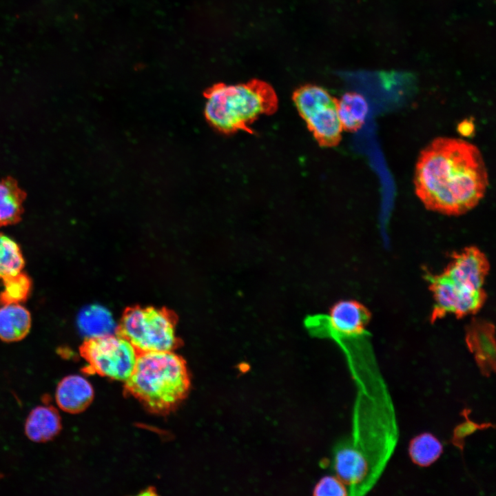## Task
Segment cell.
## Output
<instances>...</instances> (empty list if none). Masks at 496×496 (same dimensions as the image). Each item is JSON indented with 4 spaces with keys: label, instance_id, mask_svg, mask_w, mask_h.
Here are the masks:
<instances>
[{
    "label": "cell",
    "instance_id": "cell-6",
    "mask_svg": "<svg viewBox=\"0 0 496 496\" xmlns=\"http://www.w3.org/2000/svg\"><path fill=\"white\" fill-rule=\"evenodd\" d=\"M118 327L121 334L138 353L172 351L177 344L174 321L163 310L130 309L123 316Z\"/></svg>",
    "mask_w": 496,
    "mask_h": 496
},
{
    "label": "cell",
    "instance_id": "cell-5",
    "mask_svg": "<svg viewBox=\"0 0 496 496\" xmlns=\"http://www.w3.org/2000/svg\"><path fill=\"white\" fill-rule=\"evenodd\" d=\"M292 100L321 147H332L339 144L343 130L338 115L337 99L321 86L307 84L293 92Z\"/></svg>",
    "mask_w": 496,
    "mask_h": 496
},
{
    "label": "cell",
    "instance_id": "cell-8",
    "mask_svg": "<svg viewBox=\"0 0 496 496\" xmlns=\"http://www.w3.org/2000/svg\"><path fill=\"white\" fill-rule=\"evenodd\" d=\"M434 304L430 321L434 322L451 314L462 318L478 312L486 302L485 289H473L457 282L444 273L424 274Z\"/></svg>",
    "mask_w": 496,
    "mask_h": 496
},
{
    "label": "cell",
    "instance_id": "cell-21",
    "mask_svg": "<svg viewBox=\"0 0 496 496\" xmlns=\"http://www.w3.org/2000/svg\"><path fill=\"white\" fill-rule=\"evenodd\" d=\"M348 494L347 486L336 475L324 476L313 488V495L316 496H344Z\"/></svg>",
    "mask_w": 496,
    "mask_h": 496
},
{
    "label": "cell",
    "instance_id": "cell-19",
    "mask_svg": "<svg viewBox=\"0 0 496 496\" xmlns=\"http://www.w3.org/2000/svg\"><path fill=\"white\" fill-rule=\"evenodd\" d=\"M25 261L18 244L0 233V278L3 280L22 271Z\"/></svg>",
    "mask_w": 496,
    "mask_h": 496
},
{
    "label": "cell",
    "instance_id": "cell-14",
    "mask_svg": "<svg viewBox=\"0 0 496 496\" xmlns=\"http://www.w3.org/2000/svg\"><path fill=\"white\" fill-rule=\"evenodd\" d=\"M77 325L86 339L96 338L116 333L118 327L110 311L99 304H90L81 310Z\"/></svg>",
    "mask_w": 496,
    "mask_h": 496
},
{
    "label": "cell",
    "instance_id": "cell-11",
    "mask_svg": "<svg viewBox=\"0 0 496 496\" xmlns=\"http://www.w3.org/2000/svg\"><path fill=\"white\" fill-rule=\"evenodd\" d=\"M465 340L482 373L490 375L495 369L494 325L486 320L474 319L466 329Z\"/></svg>",
    "mask_w": 496,
    "mask_h": 496
},
{
    "label": "cell",
    "instance_id": "cell-18",
    "mask_svg": "<svg viewBox=\"0 0 496 496\" xmlns=\"http://www.w3.org/2000/svg\"><path fill=\"white\" fill-rule=\"evenodd\" d=\"M23 196L11 180L0 181V226L17 223L21 219Z\"/></svg>",
    "mask_w": 496,
    "mask_h": 496
},
{
    "label": "cell",
    "instance_id": "cell-1",
    "mask_svg": "<svg viewBox=\"0 0 496 496\" xmlns=\"http://www.w3.org/2000/svg\"><path fill=\"white\" fill-rule=\"evenodd\" d=\"M413 183L416 195L426 209L459 216L479 203L488 176L475 145L462 139L440 137L421 151Z\"/></svg>",
    "mask_w": 496,
    "mask_h": 496
},
{
    "label": "cell",
    "instance_id": "cell-7",
    "mask_svg": "<svg viewBox=\"0 0 496 496\" xmlns=\"http://www.w3.org/2000/svg\"><path fill=\"white\" fill-rule=\"evenodd\" d=\"M88 365L84 371L113 380H126L131 375L138 351L121 334L86 339L80 348Z\"/></svg>",
    "mask_w": 496,
    "mask_h": 496
},
{
    "label": "cell",
    "instance_id": "cell-17",
    "mask_svg": "<svg viewBox=\"0 0 496 496\" xmlns=\"http://www.w3.org/2000/svg\"><path fill=\"white\" fill-rule=\"evenodd\" d=\"M408 452L413 464L420 467H428L440 457L443 445L432 433H422L410 441Z\"/></svg>",
    "mask_w": 496,
    "mask_h": 496
},
{
    "label": "cell",
    "instance_id": "cell-22",
    "mask_svg": "<svg viewBox=\"0 0 496 496\" xmlns=\"http://www.w3.org/2000/svg\"><path fill=\"white\" fill-rule=\"evenodd\" d=\"M457 129L462 136H468L474 132V124L472 121L465 120L458 125Z\"/></svg>",
    "mask_w": 496,
    "mask_h": 496
},
{
    "label": "cell",
    "instance_id": "cell-9",
    "mask_svg": "<svg viewBox=\"0 0 496 496\" xmlns=\"http://www.w3.org/2000/svg\"><path fill=\"white\" fill-rule=\"evenodd\" d=\"M371 318V311L363 304L354 300H345L336 302L331 308L329 315L308 316L304 324L314 336L331 338L366 333Z\"/></svg>",
    "mask_w": 496,
    "mask_h": 496
},
{
    "label": "cell",
    "instance_id": "cell-3",
    "mask_svg": "<svg viewBox=\"0 0 496 496\" xmlns=\"http://www.w3.org/2000/svg\"><path fill=\"white\" fill-rule=\"evenodd\" d=\"M125 386L149 411L162 414L187 396L190 379L185 362L172 351L142 352Z\"/></svg>",
    "mask_w": 496,
    "mask_h": 496
},
{
    "label": "cell",
    "instance_id": "cell-20",
    "mask_svg": "<svg viewBox=\"0 0 496 496\" xmlns=\"http://www.w3.org/2000/svg\"><path fill=\"white\" fill-rule=\"evenodd\" d=\"M3 280V290L0 293L1 305L24 302L30 292L32 282L22 271Z\"/></svg>",
    "mask_w": 496,
    "mask_h": 496
},
{
    "label": "cell",
    "instance_id": "cell-15",
    "mask_svg": "<svg viewBox=\"0 0 496 496\" xmlns=\"http://www.w3.org/2000/svg\"><path fill=\"white\" fill-rule=\"evenodd\" d=\"M31 326L30 312L20 304H3L0 308V339L16 342L23 339Z\"/></svg>",
    "mask_w": 496,
    "mask_h": 496
},
{
    "label": "cell",
    "instance_id": "cell-16",
    "mask_svg": "<svg viewBox=\"0 0 496 496\" xmlns=\"http://www.w3.org/2000/svg\"><path fill=\"white\" fill-rule=\"evenodd\" d=\"M369 111L366 99L362 94L351 92L337 99V112L343 130L355 132L365 122Z\"/></svg>",
    "mask_w": 496,
    "mask_h": 496
},
{
    "label": "cell",
    "instance_id": "cell-13",
    "mask_svg": "<svg viewBox=\"0 0 496 496\" xmlns=\"http://www.w3.org/2000/svg\"><path fill=\"white\" fill-rule=\"evenodd\" d=\"M61 430V417L52 405L39 406L29 414L25 425L28 437L37 442L52 440Z\"/></svg>",
    "mask_w": 496,
    "mask_h": 496
},
{
    "label": "cell",
    "instance_id": "cell-12",
    "mask_svg": "<svg viewBox=\"0 0 496 496\" xmlns=\"http://www.w3.org/2000/svg\"><path fill=\"white\" fill-rule=\"evenodd\" d=\"M94 390L83 377L72 375L65 377L58 384L56 400L64 411L78 413L84 411L92 402Z\"/></svg>",
    "mask_w": 496,
    "mask_h": 496
},
{
    "label": "cell",
    "instance_id": "cell-4",
    "mask_svg": "<svg viewBox=\"0 0 496 496\" xmlns=\"http://www.w3.org/2000/svg\"><path fill=\"white\" fill-rule=\"evenodd\" d=\"M204 95L207 121L224 134L242 131L253 134L251 125L262 116L274 114L278 107L273 88L258 79L236 85L218 83Z\"/></svg>",
    "mask_w": 496,
    "mask_h": 496
},
{
    "label": "cell",
    "instance_id": "cell-2",
    "mask_svg": "<svg viewBox=\"0 0 496 496\" xmlns=\"http://www.w3.org/2000/svg\"><path fill=\"white\" fill-rule=\"evenodd\" d=\"M358 395L352 436L348 439L366 464L375 486L391 459L399 438L393 402L376 360L351 369Z\"/></svg>",
    "mask_w": 496,
    "mask_h": 496
},
{
    "label": "cell",
    "instance_id": "cell-10",
    "mask_svg": "<svg viewBox=\"0 0 496 496\" xmlns=\"http://www.w3.org/2000/svg\"><path fill=\"white\" fill-rule=\"evenodd\" d=\"M490 270L486 254L475 246H469L451 255L442 272L449 278L473 289H483Z\"/></svg>",
    "mask_w": 496,
    "mask_h": 496
}]
</instances>
